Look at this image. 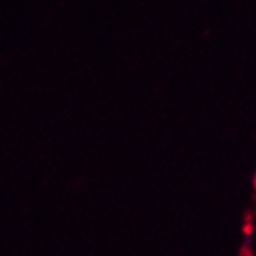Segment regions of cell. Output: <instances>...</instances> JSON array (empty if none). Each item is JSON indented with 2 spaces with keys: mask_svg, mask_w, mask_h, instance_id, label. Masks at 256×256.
<instances>
[{
  "mask_svg": "<svg viewBox=\"0 0 256 256\" xmlns=\"http://www.w3.org/2000/svg\"><path fill=\"white\" fill-rule=\"evenodd\" d=\"M254 188H256V174H254Z\"/></svg>",
  "mask_w": 256,
  "mask_h": 256,
  "instance_id": "cell-1",
  "label": "cell"
}]
</instances>
